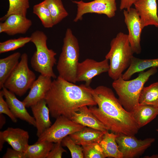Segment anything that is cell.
I'll use <instances>...</instances> for the list:
<instances>
[{"label":"cell","instance_id":"cell-16","mask_svg":"<svg viewBox=\"0 0 158 158\" xmlns=\"http://www.w3.org/2000/svg\"><path fill=\"white\" fill-rule=\"evenodd\" d=\"M2 91L11 111L17 118L24 121L29 124L36 126L35 120L28 111L23 102L19 100L15 94L4 87Z\"/></svg>","mask_w":158,"mask_h":158},{"label":"cell","instance_id":"cell-27","mask_svg":"<svg viewBox=\"0 0 158 158\" xmlns=\"http://www.w3.org/2000/svg\"><path fill=\"white\" fill-rule=\"evenodd\" d=\"M51 14L54 25L68 15L61 0H44Z\"/></svg>","mask_w":158,"mask_h":158},{"label":"cell","instance_id":"cell-31","mask_svg":"<svg viewBox=\"0 0 158 158\" xmlns=\"http://www.w3.org/2000/svg\"><path fill=\"white\" fill-rule=\"evenodd\" d=\"M84 158H105L106 157L99 143L85 144L82 145Z\"/></svg>","mask_w":158,"mask_h":158},{"label":"cell","instance_id":"cell-13","mask_svg":"<svg viewBox=\"0 0 158 158\" xmlns=\"http://www.w3.org/2000/svg\"><path fill=\"white\" fill-rule=\"evenodd\" d=\"M29 135L28 132L19 128H8L0 131V151L7 142L13 149L25 152L29 145Z\"/></svg>","mask_w":158,"mask_h":158},{"label":"cell","instance_id":"cell-35","mask_svg":"<svg viewBox=\"0 0 158 158\" xmlns=\"http://www.w3.org/2000/svg\"><path fill=\"white\" fill-rule=\"evenodd\" d=\"M3 158H25L24 152H21L13 149L8 148Z\"/></svg>","mask_w":158,"mask_h":158},{"label":"cell","instance_id":"cell-3","mask_svg":"<svg viewBox=\"0 0 158 158\" xmlns=\"http://www.w3.org/2000/svg\"><path fill=\"white\" fill-rule=\"evenodd\" d=\"M157 71V68L153 67L146 71L140 72L136 78L131 80H125L122 76L114 80L112 86L127 111L131 112L138 106L140 96L145 84Z\"/></svg>","mask_w":158,"mask_h":158},{"label":"cell","instance_id":"cell-15","mask_svg":"<svg viewBox=\"0 0 158 158\" xmlns=\"http://www.w3.org/2000/svg\"><path fill=\"white\" fill-rule=\"evenodd\" d=\"M51 78L40 74L35 81L28 94L23 101L26 107H30L44 99L50 87Z\"/></svg>","mask_w":158,"mask_h":158},{"label":"cell","instance_id":"cell-4","mask_svg":"<svg viewBox=\"0 0 158 158\" xmlns=\"http://www.w3.org/2000/svg\"><path fill=\"white\" fill-rule=\"evenodd\" d=\"M110 45V49L105 58L110 62L108 75L114 80L122 76L123 72L128 68L134 53L128 35L121 32L112 39Z\"/></svg>","mask_w":158,"mask_h":158},{"label":"cell","instance_id":"cell-21","mask_svg":"<svg viewBox=\"0 0 158 158\" xmlns=\"http://www.w3.org/2000/svg\"><path fill=\"white\" fill-rule=\"evenodd\" d=\"M158 107L140 104L130 113L134 120L140 128L151 122L158 115Z\"/></svg>","mask_w":158,"mask_h":158},{"label":"cell","instance_id":"cell-30","mask_svg":"<svg viewBox=\"0 0 158 158\" xmlns=\"http://www.w3.org/2000/svg\"><path fill=\"white\" fill-rule=\"evenodd\" d=\"M30 37H21L0 42V53L12 51L24 46L31 42Z\"/></svg>","mask_w":158,"mask_h":158},{"label":"cell","instance_id":"cell-40","mask_svg":"<svg viewBox=\"0 0 158 158\" xmlns=\"http://www.w3.org/2000/svg\"><path fill=\"white\" fill-rule=\"evenodd\" d=\"M156 131H157V132L158 134V129H156Z\"/></svg>","mask_w":158,"mask_h":158},{"label":"cell","instance_id":"cell-34","mask_svg":"<svg viewBox=\"0 0 158 158\" xmlns=\"http://www.w3.org/2000/svg\"><path fill=\"white\" fill-rule=\"evenodd\" d=\"M66 151L62 147L61 142L55 143L47 158H61L63 153Z\"/></svg>","mask_w":158,"mask_h":158},{"label":"cell","instance_id":"cell-36","mask_svg":"<svg viewBox=\"0 0 158 158\" xmlns=\"http://www.w3.org/2000/svg\"><path fill=\"white\" fill-rule=\"evenodd\" d=\"M136 0H121L120 9L121 10L123 9H128Z\"/></svg>","mask_w":158,"mask_h":158},{"label":"cell","instance_id":"cell-10","mask_svg":"<svg viewBox=\"0 0 158 158\" xmlns=\"http://www.w3.org/2000/svg\"><path fill=\"white\" fill-rule=\"evenodd\" d=\"M116 140L123 158L138 157L155 141L154 138L138 139L134 135L118 134Z\"/></svg>","mask_w":158,"mask_h":158},{"label":"cell","instance_id":"cell-7","mask_svg":"<svg viewBox=\"0 0 158 158\" xmlns=\"http://www.w3.org/2000/svg\"><path fill=\"white\" fill-rule=\"evenodd\" d=\"M36 80L35 73L29 68L27 54L23 53L18 63L5 81L4 87L19 97L30 89Z\"/></svg>","mask_w":158,"mask_h":158},{"label":"cell","instance_id":"cell-38","mask_svg":"<svg viewBox=\"0 0 158 158\" xmlns=\"http://www.w3.org/2000/svg\"><path fill=\"white\" fill-rule=\"evenodd\" d=\"M6 123V118L3 114H0V129H1Z\"/></svg>","mask_w":158,"mask_h":158},{"label":"cell","instance_id":"cell-26","mask_svg":"<svg viewBox=\"0 0 158 158\" xmlns=\"http://www.w3.org/2000/svg\"><path fill=\"white\" fill-rule=\"evenodd\" d=\"M139 104L158 107V81L144 87L139 98Z\"/></svg>","mask_w":158,"mask_h":158},{"label":"cell","instance_id":"cell-5","mask_svg":"<svg viewBox=\"0 0 158 158\" xmlns=\"http://www.w3.org/2000/svg\"><path fill=\"white\" fill-rule=\"evenodd\" d=\"M80 48L78 40L71 29H67L63 40L61 52L56 68L59 76L75 83L79 57Z\"/></svg>","mask_w":158,"mask_h":158},{"label":"cell","instance_id":"cell-12","mask_svg":"<svg viewBox=\"0 0 158 158\" xmlns=\"http://www.w3.org/2000/svg\"><path fill=\"white\" fill-rule=\"evenodd\" d=\"M109 68L107 59L97 61L93 59H87L78 64L76 82L84 81L86 85L90 86L93 78L102 73L108 72Z\"/></svg>","mask_w":158,"mask_h":158},{"label":"cell","instance_id":"cell-29","mask_svg":"<svg viewBox=\"0 0 158 158\" xmlns=\"http://www.w3.org/2000/svg\"><path fill=\"white\" fill-rule=\"evenodd\" d=\"M33 12L40 19L44 27L50 28L54 25L50 12L44 1L34 6Z\"/></svg>","mask_w":158,"mask_h":158},{"label":"cell","instance_id":"cell-28","mask_svg":"<svg viewBox=\"0 0 158 158\" xmlns=\"http://www.w3.org/2000/svg\"><path fill=\"white\" fill-rule=\"evenodd\" d=\"M29 0H8L9 6L6 13L0 18L1 21H4L10 15L16 14L26 16L30 7Z\"/></svg>","mask_w":158,"mask_h":158},{"label":"cell","instance_id":"cell-1","mask_svg":"<svg viewBox=\"0 0 158 158\" xmlns=\"http://www.w3.org/2000/svg\"><path fill=\"white\" fill-rule=\"evenodd\" d=\"M90 92L98 105L90 106V110L112 132L134 135L140 128L130 112L123 107L111 89L100 85Z\"/></svg>","mask_w":158,"mask_h":158},{"label":"cell","instance_id":"cell-22","mask_svg":"<svg viewBox=\"0 0 158 158\" xmlns=\"http://www.w3.org/2000/svg\"><path fill=\"white\" fill-rule=\"evenodd\" d=\"M158 67V58L152 59H142L134 56L122 78L126 80L130 79L135 73L143 71L148 68Z\"/></svg>","mask_w":158,"mask_h":158},{"label":"cell","instance_id":"cell-39","mask_svg":"<svg viewBox=\"0 0 158 158\" xmlns=\"http://www.w3.org/2000/svg\"><path fill=\"white\" fill-rule=\"evenodd\" d=\"M144 158H158V154H154L150 156H145Z\"/></svg>","mask_w":158,"mask_h":158},{"label":"cell","instance_id":"cell-20","mask_svg":"<svg viewBox=\"0 0 158 158\" xmlns=\"http://www.w3.org/2000/svg\"><path fill=\"white\" fill-rule=\"evenodd\" d=\"M8 27L6 32L9 35L25 34L32 24V21L26 16L12 14L9 16L4 21Z\"/></svg>","mask_w":158,"mask_h":158},{"label":"cell","instance_id":"cell-19","mask_svg":"<svg viewBox=\"0 0 158 158\" xmlns=\"http://www.w3.org/2000/svg\"><path fill=\"white\" fill-rule=\"evenodd\" d=\"M105 132L90 127H85L69 136L77 144L83 145L95 143H99Z\"/></svg>","mask_w":158,"mask_h":158},{"label":"cell","instance_id":"cell-23","mask_svg":"<svg viewBox=\"0 0 158 158\" xmlns=\"http://www.w3.org/2000/svg\"><path fill=\"white\" fill-rule=\"evenodd\" d=\"M21 53L17 52L0 59V89L4 86V83L18 63Z\"/></svg>","mask_w":158,"mask_h":158},{"label":"cell","instance_id":"cell-17","mask_svg":"<svg viewBox=\"0 0 158 158\" xmlns=\"http://www.w3.org/2000/svg\"><path fill=\"white\" fill-rule=\"evenodd\" d=\"M30 107L35 121L36 135L38 137L52 125L49 118V110L44 99Z\"/></svg>","mask_w":158,"mask_h":158},{"label":"cell","instance_id":"cell-33","mask_svg":"<svg viewBox=\"0 0 158 158\" xmlns=\"http://www.w3.org/2000/svg\"><path fill=\"white\" fill-rule=\"evenodd\" d=\"M4 95L2 91H0V114H5L7 115L14 123L17 121V118L11 111L6 100L4 99Z\"/></svg>","mask_w":158,"mask_h":158},{"label":"cell","instance_id":"cell-32","mask_svg":"<svg viewBox=\"0 0 158 158\" xmlns=\"http://www.w3.org/2000/svg\"><path fill=\"white\" fill-rule=\"evenodd\" d=\"M62 146L66 147L69 150L72 158H84L83 148L80 145L76 144L70 137L68 135L62 140Z\"/></svg>","mask_w":158,"mask_h":158},{"label":"cell","instance_id":"cell-18","mask_svg":"<svg viewBox=\"0 0 158 158\" xmlns=\"http://www.w3.org/2000/svg\"><path fill=\"white\" fill-rule=\"evenodd\" d=\"M87 106L80 107L74 112L71 120L84 126L92 128L105 133L109 130L90 110Z\"/></svg>","mask_w":158,"mask_h":158},{"label":"cell","instance_id":"cell-8","mask_svg":"<svg viewBox=\"0 0 158 158\" xmlns=\"http://www.w3.org/2000/svg\"><path fill=\"white\" fill-rule=\"evenodd\" d=\"M85 126L63 116L56 118L54 123L38 137L37 141L53 143L61 142L66 137L82 129Z\"/></svg>","mask_w":158,"mask_h":158},{"label":"cell","instance_id":"cell-37","mask_svg":"<svg viewBox=\"0 0 158 158\" xmlns=\"http://www.w3.org/2000/svg\"><path fill=\"white\" fill-rule=\"evenodd\" d=\"M8 30V27L6 23L4 22L0 23V33H6Z\"/></svg>","mask_w":158,"mask_h":158},{"label":"cell","instance_id":"cell-24","mask_svg":"<svg viewBox=\"0 0 158 158\" xmlns=\"http://www.w3.org/2000/svg\"><path fill=\"white\" fill-rule=\"evenodd\" d=\"M118 134L113 132H106L99 142L103 152L107 157L123 158L122 153L119 149L116 138Z\"/></svg>","mask_w":158,"mask_h":158},{"label":"cell","instance_id":"cell-25","mask_svg":"<svg viewBox=\"0 0 158 158\" xmlns=\"http://www.w3.org/2000/svg\"><path fill=\"white\" fill-rule=\"evenodd\" d=\"M54 143L47 141H38L29 145L24 153L25 158H47Z\"/></svg>","mask_w":158,"mask_h":158},{"label":"cell","instance_id":"cell-41","mask_svg":"<svg viewBox=\"0 0 158 158\" xmlns=\"http://www.w3.org/2000/svg\"></svg>","mask_w":158,"mask_h":158},{"label":"cell","instance_id":"cell-14","mask_svg":"<svg viewBox=\"0 0 158 158\" xmlns=\"http://www.w3.org/2000/svg\"><path fill=\"white\" fill-rule=\"evenodd\" d=\"M157 0H136L133 4L140 19L142 27L153 25L158 28Z\"/></svg>","mask_w":158,"mask_h":158},{"label":"cell","instance_id":"cell-2","mask_svg":"<svg viewBox=\"0 0 158 158\" xmlns=\"http://www.w3.org/2000/svg\"><path fill=\"white\" fill-rule=\"evenodd\" d=\"M91 87L79 85L59 76L52 81L44 99L51 116H63L70 119L81 107L97 105L90 92Z\"/></svg>","mask_w":158,"mask_h":158},{"label":"cell","instance_id":"cell-11","mask_svg":"<svg viewBox=\"0 0 158 158\" xmlns=\"http://www.w3.org/2000/svg\"><path fill=\"white\" fill-rule=\"evenodd\" d=\"M124 22L128 30V39L132 49L137 54L141 52V36L143 29L139 15L135 8L124 9Z\"/></svg>","mask_w":158,"mask_h":158},{"label":"cell","instance_id":"cell-9","mask_svg":"<svg viewBox=\"0 0 158 158\" xmlns=\"http://www.w3.org/2000/svg\"><path fill=\"white\" fill-rule=\"evenodd\" d=\"M72 2L77 6V13L73 20L75 22L82 20L83 15L87 13L104 14L111 18L115 16L117 9L116 0H94L87 2L81 0Z\"/></svg>","mask_w":158,"mask_h":158},{"label":"cell","instance_id":"cell-6","mask_svg":"<svg viewBox=\"0 0 158 158\" xmlns=\"http://www.w3.org/2000/svg\"><path fill=\"white\" fill-rule=\"evenodd\" d=\"M31 42L35 45L36 50L30 61L32 68L35 71L44 75L55 79L57 78L53 67L56 64V53L47 45V37L42 31L36 30L30 36Z\"/></svg>","mask_w":158,"mask_h":158}]
</instances>
